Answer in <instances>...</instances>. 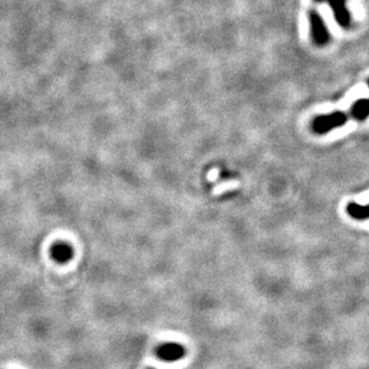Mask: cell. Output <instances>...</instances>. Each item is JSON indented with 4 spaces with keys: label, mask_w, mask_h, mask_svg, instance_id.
I'll list each match as a JSON object with an SVG mask.
<instances>
[{
    "label": "cell",
    "mask_w": 369,
    "mask_h": 369,
    "mask_svg": "<svg viewBox=\"0 0 369 369\" xmlns=\"http://www.w3.org/2000/svg\"><path fill=\"white\" fill-rule=\"evenodd\" d=\"M348 117L344 112L340 111H335L333 113H329V115L319 116L313 121V125H312V128L315 133L318 134H324L328 133L329 130L333 128H337V127H340L345 125Z\"/></svg>",
    "instance_id": "cell-1"
},
{
    "label": "cell",
    "mask_w": 369,
    "mask_h": 369,
    "mask_svg": "<svg viewBox=\"0 0 369 369\" xmlns=\"http://www.w3.org/2000/svg\"><path fill=\"white\" fill-rule=\"evenodd\" d=\"M310 23H311V33L312 37L315 43L324 44L329 41V31L326 29L324 20L319 13L315 11L310 12Z\"/></svg>",
    "instance_id": "cell-2"
},
{
    "label": "cell",
    "mask_w": 369,
    "mask_h": 369,
    "mask_svg": "<svg viewBox=\"0 0 369 369\" xmlns=\"http://www.w3.org/2000/svg\"><path fill=\"white\" fill-rule=\"evenodd\" d=\"M157 355L166 362H173L180 360L186 355V349L177 343H166L158 348Z\"/></svg>",
    "instance_id": "cell-3"
},
{
    "label": "cell",
    "mask_w": 369,
    "mask_h": 369,
    "mask_svg": "<svg viewBox=\"0 0 369 369\" xmlns=\"http://www.w3.org/2000/svg\"><path fill=\"white\" fill-rule=\"evenodd\" d=\"M330 6H331L335 17L340 26L348 27L350 23V13L348 11L345 0H328Z\"/></svg>",
    "instance_id": "cell-4"
},
{
    "label": "cell",
    "mask_w": 369,
    "mask_h": 369,
    "mask_svg": "<svg viewBox=\"0 0 369 369\" xmlns=\"http://www.w3.org/2000/svg\"><path fill=\"white\" fill-rule=\"evenodd\" d=\"M51 256L58 263H66L73 258V249L66 243H56L52 246Z\"/></svg>",
    "instance_id": "cell-5"
},
{
    "label": "cell",
    "mask_w": 369,
    "mask_h": 369,
    "mask_svg": "<svg viewBox=\"0 0 369 369\" xmlns=\"http://www.w3.org/2000/svg\"><path fill=\"white\" fill-rule=\"evenodd\" d=\"M347 212L351 218L356 220H365L369 215V209L367 204L361 205L358 203H350L348 204Z\"/></svg>",
    "instance_id": "cell-6"
},
{
    "label": "cell",
    "mask_w": 369,
    "mask_h": 369,
    "mask_svg": "<svg viewBox=\"0 0 369 369\" xmlns=\"http://www.w3.org/2000/svg\"><path fill=\"white\" fill-rule=\"evenodd\" d=\"M351 113L357 120H363L368 115V101L365 98L360 99V101L355 102V104L351 108Z\"/></svg>",
    "instance_id": "cell-7"
},
{
    "label": "cell",
    "mask_w": 369,
    "mask_h": 369,
    "mask_svg": "<svg viewBox=\"0 0 369 369\" xmlns=\"http://www.w3.org/2000/svg\"><path fill=\"white\" fill-rule=\"evenodd\" d=\"M317 2H324V0H317Z\"/></svg>",
    "instance_id": "cell-8"
}]
</instances>
